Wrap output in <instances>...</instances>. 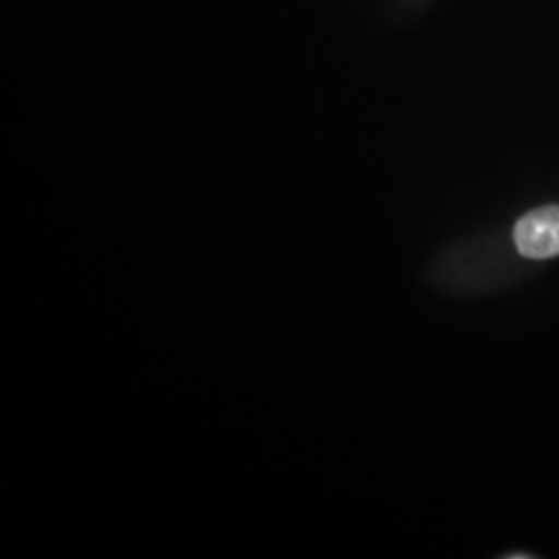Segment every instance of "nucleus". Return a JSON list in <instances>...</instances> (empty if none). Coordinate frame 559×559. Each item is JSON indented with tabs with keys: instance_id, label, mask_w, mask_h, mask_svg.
<instances>
[{
	"instance_id": "nucleus-1",
	"label": "nucleus",
	"mask_w": 559,
	"mask_h": 559,
	"mask_svg": "<svg viewBox=\"0 0 559 559\" xmlns=\"http://www.w3.org/2000/svg\"><path fill=\"white\" fill-rule=\"evenodd\" d=\"M514 242L528 260H549L559 255V205H545L520 218Z\"/></svg>"
}]
</instances>
